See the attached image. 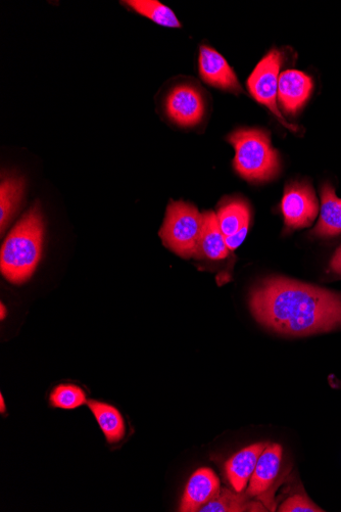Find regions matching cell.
<instances>
[{"label":"cell","mask_w":341,"mask_h":512,"mask_svg":"<svg viewBox=\"0 0 341 512\" xmlns=\"http://www.w3.org/2000/svg\"><path fill=\"white\" fill-rule=\"evenodd\" d=\"M254 317L267 329L287 336H310L341 328V295L271 277L251 293Z\"/></svg>","instance_id":"1"},{"label":"cell","mask_w":341,"mask_h":512,"mask_svg":"<svg viewBox=\"0 0 341 512\" xmlns=\"http://www.w3.org/2000/svg\"><path fill=\"white\" fill-rule=\"evenodd\" d=\"M318 237H334L341 234V200L333 186L323 185L321 190V211L318 225L314 230Z\"/></svg>","instance_id":"13"},{"label":"cell","mask_w":341,"mask_h":512,"mask_svg":"<svg viewBox=\"0 0 341 512\" xmlns=\"http://www.w3.org/2000/svg\"><path fill=\"white\" fill-rule=\"evenodd\" d=\"M220 490V481L212 470L207 468L198 470L186 485L179 511H200Z\"/></svg>","instance_id":"10"},{"label":"cell","mask_w":341,"mask_h":512,"mask_svg":"<svg viewBox=\"0 0 341 512\" xmlns=\"http://www.w3.org/2000/svg\"><path fill=\"white\" fill-rule=\"evenodd\" d=\"M0 411H2V413L6 412V404L4 401L3 394L0 395Z\"/></svg>","instance_id":"24"},{"label":"cell","mask_w":341,"mask_h":512,"mask_svg":"<svg viewBox=\"0 0 341 512\" xmlns=\"http://www.w3.org/2000/svg\"><path fill=\"white\" fill-rule=\"evenodd\" d=\"M283 57L280 52L271 51L258 64L248 80V87L254 99L267 107L277 120L290 130H297V127L285 121L277 106L278 84L280 69Z\"/></svg>","instance_id":"5"},{"label":"cell","mask_w":341,"mask_h":512,"mask_svg":"<svg viewBox=\"0 0 341 512\" xmlns=\"http://www.w3.org/2000/svg\"><path fill=\"white\" fill-rule=\"evenodd\" d=\"M266 444L258 443L237 452L226 462L227 479L234 491L241 493L252 478Z\"/></svg>","instance_id":"12"},{"label":"cell","mask_w":341,"mask_h":512,"mask_svg":"<svg viewBox=\"0 0 341 512\" xmlns=\"http://www.w3.org/2000/svg\"><path fill=\"white\" fill-rule=\"evenodd\" d=\"M204 214L196 206L172 201L160 237L164 245L184 259L199 258Z\"/></svg>","instance_id":"4"},{"label":"cell","mask_w":341,"mask_h":512,"mask_svg":"<svg viewBox=\"0 0 341 512\" xmlns=\"http://www.w3.org/2000/svg\"><path fill=\"white\" fill-rule=\"evenodd\" d=\"M218 222L225 238L250 224L251 211L242 201H233L222 206L217 213Z\"/></svg>","instance_id":"19"},{"label":"cell","mask_w":341,"mask_h":512,"mask_svg":"<svg viewBox=\"0 0 341 512\" xmlns=\"http://www.w3.org/2000/svg\"><path fill=\"white\" fill-rule=\"evenodd\" d=\"M330 267L333 272L338 275H341V247L335 252L331 262Z\"/></svg>","instance_id":"23"},{"label":"cell","mask_w":341,"mask_h":512,"mask_svg":"<svg viewBox=\"0 0 341 512\" xmlns=\"http://www.w3.org/2000/svg\"><path fill=\"white\" fill-rule=\"evenodd\" d=\"M199 68L201 77L207 84L236 95L241 92L237 76L225 58L207 45L201 46Z\"/></svg>","instance_id":"9"},{"label":"cell","mask_w":341,"mask_h":512,"mask_svg":"<svg viewBox=\"0 0 341 512\" xmlns=\"http://www.w3.org/2000/svg\"><path fill=\"white\" fill-rule=\"evenodd\" d=\"M99 423L107 441L110 444L121 442L126 433L125 422L120 411L108 404L94 400H88L86 403Z\"/></svg>","instance_id":"15"},{"label":"cell","mask_w":341,"mask_h":512,"mask_svg":"<svg viewBox=\"0 0 341 512\" xmlns=\"http://www.w3.org/2000/svg\"><path fill=\"white\" fill-rule=\"evenodd\" d=\"M281 512H322L306 494H295L287 498L279 507Z\"/></svg>","instance_id":"21"},{"label":"cell","mask_w":341,"mask_h":512,"mask_svg":"<svg viewBox=\"0 0 341 512\" xmlns=\"http://www.w3.org/2000/svg\"><path fill=\"white\" fill-rule=\"evenodd\" d=\"M234 147V169L252 182L274 178L280 168L277 152L272 148L267 132L260 129H238L228 136Z\"/></svg>","instance_id":"3"},{"label":"cell","mask_w":341,"mask_h":512,"mask_svg":"<svg viewBox=\"0 0 341 512\" xmlns=\"http://www.w3.org/2000/svg\"><path fill=\"white\" fill-rule=\"evenodd\" d=\"M259 502H252L246 494L234 493L229 489H221L219 493L200 511L202 512H241V511H266Z\"/></svg>","instance_id":"17"},{"label":"cell","mask_w":341,"mask_h":512,"mask_svg":"<svg viewBox=\"0 0 341 512\" xmlns=\"http://www.w3.org/2000/svg\"><path fill=\"white\" fill-rule=\"evenodd\" d=\"M249 231V225L242 227L236 234L225 238L226 246L229 250H236L243 242H245Z\"/></svg>","instance_id":"22"},{"label":"cell","mask_w":341,"mask_h":512,"mask_svg":"<svg viewBox=\"0 0 341 512\" xmlns=\"http://www.w3.org/2000/svg\"><path fill=\"white\" fill-rule=\"evenodd\" d=\"M24 180L20 177L6 176L0 188V225L2 235L20 207L24 195Z\"/></svg>","instance_id":"16"},{"label":"cell","mask_w":341,"mask_h":512,"mask_svg":"<svg viewBox=\"0 0 341 512\" xmlns=\"http://www.w3.org/2000/svg\"><path fill=\"white\" fill-rule=\"evenodd\" d=\"M205 101L200 90L188 84L174 87L166 100L169 118L181 127L200 124L205 115Z\"/></svg>","instance_id":"7"},{"label":"cell","mask_w":341,"mask_h":512,"mask_svg":"<svg viewBox=\"0 0 341 512\" xmlns=\"http://www.w3.org/2000/svg\"><path fill=\"white\" fill-rule=\"evenodd\" d=\"M281 210L289 228H305L315 221L319 205L310 184L292 183L285 190Z\"/></svg>","instance_id":"6"},{"label":"cell","mask_w":341,"mask_h":512,"mask_svg":"<svg viewBox=\"0 0 341 512\" xmlns=\"http://www.w3.org/2000/svg\"><path fill=\"white\" fill-rule=\"evenodd\" d=\"M43 240V215L36 203L10 232L0 253V269L10 283L24 284L33 275L41 260Z\"/></svg>","instance_id":"2"},{"label":"cell","mask_w":341,"mask_h":512,"mask_svg":"<svg viewBox=\"0 0 341 512\" xmlns=\"http://www.w3.org/2000/svg\"><path fill=\"white\" fill-rule=\"evenodd\" d=\"M283 449L279 444L266 446L260 455L247 494L252 497L266 495L277 479Z\"/></svg>","instance_id":"11"},{"label":"cell","mask_w":341,"mask_h":512,"mask_svg":"<svg viewBox=\"0 0 341 512\" xmlns=\"http://www.w3.org/2000/svg\"><path fill=\"white\" fill-rule=\"evenodd\" d=\"M135 13L148 18L156 24L168 28H181L173 11L157 0H127L123 2Z\"/></svg>","instance_id":"18"},{"label":"cell","mask_w":341,"mask_h":512,"mask_svg":"<svg viewBox=\"0 0 341 512\" xmlns=\"http://www.w3.org/2000/svg\"><path fill=\"white\" fill-rule=\"evenodd\" d=\"M0 313H2V319H5L6 317V314H7V311H6V306L4 304H2V306H0Z\"/></svg>","instance_id":"25"},{"label":"cell","mask_w":341,"mask_h":512,"mask_svg":"<svg viewBox=\"0 0 341 512\" xmlns=\"http://www.w3.org/2000/svg\"><path fill=\"white\" fill-rule=\"evenodd\" d=\"M50 401L56 408L71 410L86 404L87 398L78 386L60 385L53 390Z\"/></svg>","instance_id":"20"},{"label":"cell","mask_w":341,"mask_h":512,"mask_svg":"<svg viewBox=\"0 0 341 512\" xmlns=\"http://www.w3.org/2000/svg\"><path fill=\"white\" fill-rule=\"evenodd\" d=\"M314 82L311 76L299 70H286L280 74L278 101L288 114L299 112L311 97Z\"/></svg>","instance_id":"8"},{"label":"cell","mask_w":341,"mask_h":512,"mask_svg":"<svg viewBox=\"0 0 341 512\" xmlns=\"http://www.w3.org/2000/svg\"><path fill=\"white\" fill-rule=\"evenodd\" d=\"M225 236L220 228L217 214L213 211L204 213V226L199 247V258L221 260L228 256Z\"/></svg>","instance_id":"14"}]
</instances>
